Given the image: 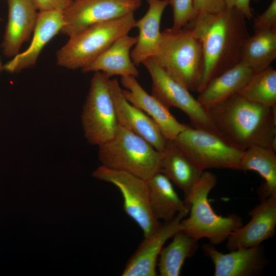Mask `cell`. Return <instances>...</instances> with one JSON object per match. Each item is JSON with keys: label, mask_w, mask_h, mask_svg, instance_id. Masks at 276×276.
I'll list each match as a JSON object with an SVG mask.
<instances>
[{"label": "cell", "mask_w": 276, "mask_h": 276, "mask_svg": "<svg viewBox=\"0 0 276 276\" xmlns=\"http://www.w3.org/2000/svg\"><path fill=\"white\" fill-rule=\"evenodd\" d=\"M63 22V12H39L31 44L26 50L4 64L3 70L15 73L34 65L43 48L61 31Z\"/></svg>", "instance_id": "obj_17"}, {"label": "cell", "mask_w": 276, "mask_h": 276, "mask_svg": "<svg viewBox=\"0 0 276 276\" xmlns=\"http://www.w3.org/2000/svg\"><path fill=\"white\" fill-rule=\"evenodd\" d=\"M102 166L148 180L159 172L160 153L146 140L119 125L114 137L99 146Z\"/></svg>", "instance_id": "obj_6"}, {"label": "cell", "mask_w": 276, "mask_h": 276, "mask_svg": "<svg viewBox=\"0 0 276 276\" xmlns=\"http://www.w3.org/2000/svg\"><path fill=\"white\" fill-rule=\"evenodd\" d=\"M152 79V95L166 106L176 107L188 117L193 127L219 133L206 110L184 86L151 59L143 63ZM220 134V133H219Z\"/></svg>", "instance_id": "obj_10"}, {"label": "cell", "mask_w": 276, "mask_h": 276, "mask_svg": "<svg viewBox=\"0 0 276 276\" xmlns=\"http://www.w3.org/2000/svg\"><path fill=\"white\" fill-rule=\"evenodd\" d=\"M214 245H202L204 254L215 267V276H255L261 273L266 266V258L261 245L230 251L224 254Z\"/></svg>", "instance_id": "obj_16"}, {"label": "cell", "mask_w": 276, "mask_h": 276, "mask_svg": "<svg viewBox=\"0 0 276 276\" xmlns=\"http://www.w3.org/2000/svg\"><path fill=\"white\" fill-rule=\"evenodd\" d=\"M136 40V37L128 34L121 36L82 71L100 72L108 78L113 76L137 77L139 72L130 56Z\"/></svg>", "instance_id": "obj_21"}, {"label": "cell", "mask_w": 276, "mask_h": 276, "mask_svg": "<svg viewBox=\"0 0 276 276\" xmlns=\"http://www.w3.org/2000/svg\"><path fill=\"white\" fill-rule=\"evenodd\" d=\"M208 111L219 133L237 148L260 146L276 150V107L238 95Z\"/></svg>", "instance_id": "obj_2"}, {"label": "cell", "mask_w": 276, "mask_h": 276, "mask_svg": "<svg viewBox=\"0 0 276 276\" xmlns=\"http://www.w3.org/2000/svg\"><path fill=\"white\" fill-rule=\"evenodd\" d=\"M1 20H2V19L0 18V21H1Z\"/></svg>", "instance_id": "obj_35"}, {"label": "cell", "mask_w": 276, "mask_h": 276, "mask_svg": "<svg viewBox=\"0 0 276 276\" xmlns=\"http://www.w3.org/2000/svg\"><path fill=\"white\" fill-rule=\"evenodd\" d=\"M190 91L197 92L204 69L201 43L189 28L162 31L156 54L150 58Z\"/></svg>", "instance_id": "obj_3"}, {"label": "cell", "mask_w": 276, "mask_h": 276, "mask_svg": "<svg viewBox=\"0 0 276 276\" xmlns=\"http://www.w3.org/2000/svg\"><path fill=\"white\" fill-rule=\"evenodd\" d=\"M246 18L236 8L218 14L198 13L186 26L199 40L204 58L200 93L214 78L240 62L243 45L249 36Z\"/></svg>", "instance_id": "obj_1"}, {"label": "cell", "mask_w": 276, "mask_h": 276, "mask_svg": "<svg viewBox=\"0 0 276 276\" xmlns=\"http://www.w3.org/2000/svg\"><path fill=\"white\" fill-rule=\"evenodd\" d=\"M226 8H234L238 10L246 19L251 20L254 17L250 7V0H224Z\"/></svg>", "instance_id": "obj_32"}, {"label": "cell", "mask_w": 276, "mask_h": 276, "mask_svg": "<svg viewBox=\"0 0 276 276\" xmlns=\"http://www.w3.org/2000/svg\"><path fill=\"white\" fill-rule=\"evenodd\" d=\"M109 86L119 125L142 137L161 152L167 140L158 125L125 98L116 79H110Z\"/></svg>", "instance_id": "obj_14"}, {"label": "cell", "mask_w": 276, "mask_h": 276, "mask_svg": "<svg viewBox=\"0 0 276 276\" xmlns=\"http://www.w3.org/2000/svg\"><path fill=\"white\" fill-rule=\"evenodd\" d=\"M8 20L2 48L8 57L18 53L33 32L38 16L32 0H8Z\"/></svg>", "instance_id": "obj_18"}, {"label": "cell", "mask_w": 276, "mask_h": 276, "mask_svg": "<svg viewBox=\"0 0 276 276\" xmlns=\"http://www.w3.org/2000/svg\"><path fill=\"white\" fill-rule=\"evenodd\" d=\"M37 10L39 12L65 11L72 0H32Z\"/></svg>", "instance_id": "obj_31"}, {"label": "cell", "mask_w": 276, "mask_h": 276, "mask_svg": "<svg viewBox=\"0 0 276 276\" xmlns=\"http://www.w3.org/2000/svg\"><path fill=\"white\" fill-rule=\"evenodd\" d=\"M3 70V65H2V63L0 60V72Z\"/></svg>", "instance_id": "obj_33"}, {"label": "cell", "mask_w": 276, "mask_h": 276, "mask_svg": "<svg viewBox=\"0 0 276 276\" xmlns=\"http://www.w3.org/2000/svg\"><path fill=\"white\" fill-rule=\"evenodd\" d=\"M141 0H74L63 12L61 32L71 37L93 25L134 13Z\"/></svg>", "instance_id": "obj_11"}, {"label": "cell", "mask_w": 276, "mask_h": 276, "mask_svg": "<svg viewBox=\"0 0 276 276\" xmlns=\"http://www.w3.org/2000/svg\"><path fill=\"white\" fill-rule=\"evenodd\" d=\"M109 78L95 72L81 116L85 138L98 147L115 135L119 126Z\"/></svg>", "instance_id": "obj_8"}, {"label": "cell", "mask_w": 276, "mask_h": 276, "mask_svg": "<svg viewBox=\"0 0 276 276\" xmlns=\"http://www.w3.org/2000/svg\"><path fill=\"white\" fill-rule=\"evenodd\" d=\"M276 150L254 146L244 151L240 170L257 172L264 181L258 189L261 200L276 196Z\"/></svg>", "instance_id": "obj_23"}, {"label": "cell", "mask_w": 276, "mask_h": 276, "mask_svg": "<svg viewBox=\"0 0 276 276\" xmlns=\"http://www.w3.org/2000/svg\"><path fill=\"white\" fill-rule=\"evenodd\" d=\"M125 98L149 116L158 125L167 140H174L188 125L181 123L172 114L169 108L146 92L132 76L121 79Z\"/></svg>", "instance_id": "obj_15"}, {"label": "cell", "mask_w": 276, "mask_h": 276, "mask_svg": "<svg viewBox=\"0 0 276 276\" xmlns=\"http://www.w3.org/2000/svg\"><path fill=\"white\" fill-rule=\"evenodd\" d=\"M148 9L145 15L136 20L135 27L139 31L137 40L131 51V58L136 65L143 64L156 54L162 32L160 22L169 0H147Z\"/></svg>", "instance_id": "obj_19"}, {"label": "cell", "mask_w": 276, "mask_h": 276, "mask_svg": "<svg viewBox=\"0 0 276 276\" xmlns=\"http://www.w3.org/2000/svg\"><path fill=\"white\" fill-rule=\"evenodd\" d=\"M255 74L242 62L212 79L197 98L206 110L239 94Z\"/></svg>", "instance_id": "obj_20"}, {"label": "cell", "mask_w": 276, "mask_h": 276, "mask_svg": "<svg viewBox=\"0 0 276 276\" xmlns=\"http://www.w3.org/2000/svg\"><path fill=\"white\" fill-rule=\"evenodd\" d=\"M189 210L179 212L173 219L162 223L152 234L144 237L137 248L129 258L122 272V276L157 275V260L166 242L180 229V221Z\"/></svg>", "instance_id": "obj_12"}, {"label": "cell", "mask_w": 276, "mask_h": 276, "mask_svg": "<svg viewBox=\"0 0 276 276\" xmlns=\"http://www.w3.org/2000/svg\"><path fill=\"white\" fill-rule=\"evenodd\" d=\"M217 182V176L204 171L184 201L190 206L189 215L180 221V229L199 240L208 239L218 245L226 240L235 230L243 225L242 218L235 214L226 217L218 215L211 207L208 196Z\"/></svg>", "instance_id": "obj_4"}, {"label": "cell", "mask_w": 276, "mask_h": 276, "mask_svg": "<svg viewBox=\"0 0 276 276\" xmlns=\"http://www.w3.org/2000/svg\"><path fill=\"white\" fill-rule=\"evenodd\" d=\"M197 13L218 14L226 9L224 0H194Z\"/></svg>", "instance_id": "obj_30"}, {"label": "cell", "mask_w": 276, "mask_h": 276, "mask_svg": "<svg viewBox=\"0 0 276 276\" xmlns=\"http://www.w3.org/2000/svg\"><path fill=\"white\" fill-rule=\"evenodd\" d=\"M93 176L114 185L119 190L123 198V210L139 226L144 237L160 227L162 223L155 217L150 206L147 180L102 165L93 172Z\"/></svg>", "instance_id": "obj_9"}, {"label": "cell", "mask_w": 276, "mask_h": 276, "mask_svg": "<svg viewBox=\"0 0 276 276\" xmlns=\"http://www.w3.org/2000/svg\"><path fill=\"white\" fill-rule=\"evenodd\" d=\"M173 141L202 171L212 168L240 170L244 151L218 133L188 126Z\"/></svg>", "instance_id": "obj_7"}, {"label": "cell", "mask_w": 276, "mask_h": 276, "mask_svg": "<svg viewBox=\"0 0 276 276\" xmlns=\"http://www.w3.org/2000/svg\"><path fill=\"white\" fill-rule=\"evenodd\" d=\"M239 95L254 103L276 107V70L269 66L255 73Z\"/></svg>", "instance_id": "obj_27"}, {"label": "cell", "mask_w": 276, "mask_h": 276, "mask_svg": "<svg viewBox=\"0 0 276 276\" xmlns=\"http://www.w3.org/2000/svg\"><path fill=\"white\" fill-rule=\"evenodd\" d=\"M250 220L234 231L226 239L229 251L261 245L273 237L276 226V196L261 200L249 212Z\"/></svg>", "instance_id": "obj_13"}, {"label": "cell", "mask_w": 276, "mask_h": 276, "mask_svg": "<svg viewBox=\"0 0 276 276\" xmlns=\"http://www.w3.org/2000/svg\"><path fill=\"white\" fill-rule=\"evenodd\" d=\"M173 10L172 28L180 29L186 26L197 14L194 0H169Z\"/></svg>", "instance_id": "obj_28"}, {"label": "cell", "mask_w": 276, "mask_h": 276, "mask_svg": "<svg viewBox=\"0 0 276 276\" xmlns=\"http://www.w3.org/2000/svg\"><path fill=\"white\" fill-rule=\"evenodd\" d=\"M172 237V242L163 246L158 258L157 265L160 276L179 275L186 260L192 257L198 248V240L181 229Z\"/></svg>", "instance_id": "obj_26"}, {"label": "cell", "mask_w": 276, "mask_h": 276, "mask_svg": "<svg viewBox=\"0 0 276 276\" xmlns=\"http://www.w3.org/2000/svg\"><path fill=\"white\" fill-rule=\"evenodd\" d=\"M252 19L255 31L276 29V0H271L266 10Z\"/></svg>", "instance_id": "obj_29"}, {"label": "cell", "mask_w": 276, "mask_h": 276, "mask_svg": "<svg viewBox=\"0 0 276 276\" xmlns=\"http://www.w3.org/2000/svg\"><path fill=\"white\" fill-rule=\"evenodd\" d=\"M134 13L98 24L70 37L56 54L57 64L61 66L82 70L105 51L122 36L135 27Z\"/></svg>", "instance_id": "obj_5"}, {"label": "cell", "mask_w": 276, "mask_h": 276, "mask_svg": "<svg viewBox=\"0 0 276 276\" xmlns=\"http://www.w3.org/2000/svg\"><path fill=\"white\" fill-rule=\"evenodd\" d=\"M152 211L159 221H169L179 212L189 210L175 191L172 182L159 172L147 180Z\"/></svg>", "instance_id": "obj_24"}, {"label": "cell", "mask_w": 276, "mask_h": 276, "mask_svg": "<svg viewBox=\"0 0 276 276\" xmlns=\"http://www.w3.org/2000/svg\"><path fill=\"white\" fill-rule=\"evenodd\" d=\"M255 1H260V0H254Z\"/></svg>", "instance_id": "obj_34"}, {"label": "cell", "mask_w": 276, "mask_h": 276, "mask_svg": "<svg viewBox=\"0 0 276 276\" xmlns=\"http://www.w3.org/2000/svg\"><path fill=\"white\" fill-rule=\"evenodd\" d=\"M160 153L159 172L181 189L186 198L204 171L197 167L173 140H167Z\"/></svg>", "instance_id": "obj_22"}, {"label": "cell", "mask_w": 276, "mask_h": 276, "mask_svg": "<svg viewBox=\"0 0 276 276\" xmlns=\"http://www.w3.org/2000/svg\"><path fill=\"white\" fill-rule=\"evenodd\" d=\"M276 58V29L255 31L242 48L240 61L254 73L270 66Z\"/></svg>", "instance_id": "obj_25"}]
</instances>
